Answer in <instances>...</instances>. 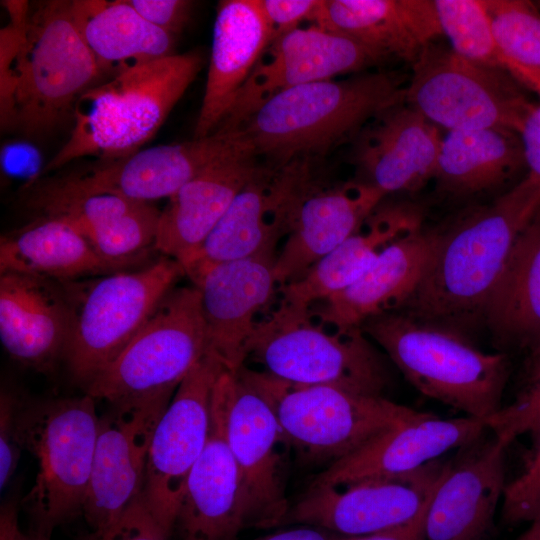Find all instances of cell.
I'll list each match as a JSON object with an SVG mask.
<instances>
[{
	"mask_svg": "<svg viewBox=\"0 0 540 540\" xmlns=\"http://www.w3.org/2000/svg\"><path fill=\"white\" fill-rule=\"evenodd\" d=\"M117 271L77 230L57 218L38 216L0 238V273L67 283Z\"/></svg>",
	"mask_w": 540,
	"mask_h": 540,
	"instance_id": "32",
	"label": "cell"
},
{
	"mask_svg": "<svg viewBox=\"0 0 540 540\" xmlns=\"http://www.w3.org/2000/svg\"><path fill=\"white\" fill-rule=\"evenodd\" d=\"M276 257L277 253L271 252L221 262L192 280L200 293L207 354L215 356L228 371L245 365L256 317L275 292Z\"/></svg>",
	"mask_w": 540,
	"mask_h": 540,
	"instance_id": "21",
	"label": "cell"
},
{
	"mask_svg": "<svg viewBox=\"0 0 540 540\" xmlns=\"http://www.w3.org/2000/svg\"><path fill=\"white\" fill-rule=\"evenodd\" d=\"M526 166L517 132L488 128L448 131L433 177L437 191L453 198L490 192Z\"/></svg>",
	"mask_w": 540,
	"mask_h": 540,
	"instance_id": "33",
	"label": "cell"
},
{
	"mask_svg": "<svg viewBox=\"0 0 540 540\" xmlns=\"http://www.w3.org/2000/svg\"><path fill=\"white\" fill-rule=\"evenodd\" d=\"M128 1L148 22L176 36L188 23L194 6V2L188 0Z\"/></svg>",
	"mask_w": 540,
	"mask_h": 540,
	"instance_id": "44",
	"label": "cell"
},
{
	"mask_svg": "<svg viewBox=\"0 0 540 540\" xmlns=\"http://www.w3.org/2000/svg\"><path fill=\"white\" fill-rule=\"evenodd\" d=\"M517 540H540V518L531 523V526Z\"/></svg>",
	"mask_w": 540,
	"mask_h": 540,
	"instance_id": "50",
	"label": "cell"
},
{
	"mask_svg": "<svg viewBox=\"0 0 540 540\" xmlns=\"http://www.w3.org/2000/svg\"><path fill=\"white\" fill-rule=\"evenodd\" d=\"M244 371L271 406L288 446L307 465L329 466L425 414L384 397L293 384L245 365Z\"/></svg>",
	"mask_w": 540,
	"mask_h": 540,
	"instance_id": "7",
	"label": "cell"
},
{
	"mask_svg": "<svg viewBox=\"0 0 540 540\" xmlns=\"http://www.w3.org/2000/svg\"><path fill=\"white\" fill-rule=\"evenodd\" d=\"M405 93L394 72L315 81L275 95L237 130L267 166L311 162L353 141L369 121L405 102Z\"/></svg>",
	"mask_w": 540,
	"mask_h": 540,
	"instance_id": "2",
	"label": "cell"
},
{
	"mask_svg": "<svg viewBox=\"0 0 540 540\" xmlns=\"http://www.w3.org/2000/svg\"><path fill=\"white\" fill-rule=\"evenodd\" d=\"M243 152L251 150L239 131H215L204 138L99 159L82 170L40 181L64 192L111 193L151 203L169 199L210 166Z\"/></svg>",
	"mask_w": 540,
	"mask_h": 540,
	"instance_id": "16",
	"label": "cell"
},
{
	"mask_svg": "<svg viewBox=\"0 0 540 540\" xmlns=\"http://www.w3.org/2000/svg\"><path fill=\"white\" fill-rule=\"evenodd\" d=\"M447 461L433 460L402 475L308 487L276 527L307 525L341 536L368 535L403 525L421 511Z\"/></svg>",
	"mask_w": 540,
	"mask_h": 540,
	"instance_id": "15",
	"label": "cell"
},
{
	"mask_svg": "<svg viewBox=\"0 0 540 540\" xmlns=\"http://www.w3.org/2000/svg\"><path fill=\"white\" fill-rule=\"evenodd\" d=\"M270 31L271 42L305 21L315 25L323 0H257Z\"/></svg>",
	"mask_w": 540,
	"mask_h": 540,
	"instance_id": "42",
	"label": "cell"
},
{
	"mask_svg": "<svg viewBox=\"0 0 540 540\" xmlns=\"http://www.w3.org/2000/svg\"><path fill=\"white\" fill-rule=\"evenodd\" d=\"M540 208V179L527 174L492 203L439 231L433 253L400 312L451 328L484 318L521 230Z\"/></svg>",
	"mask_w": 540,
	"mask_h": 540,
	"instance_id": "1",
	"label": "cell"
},
{
	"mask_svg": "<svg viewBox=\"0 0 540 540\" xmlns=\"http://www.w3.org/2000/svg\"><path fill=\"white\" fill-rule=\"evenodd\" d=\"M405 103L448 131L507 129L519 133L534 105L495 69L431 43L412 63Z\"/></svg>",
	"mask_w": 540,
	"mask_h": 540,
	"instance_id": "11",
	"label": "cell"
},
{
	"mask_svg": "<svg viewBox=\"0 0 540 540\" xmlns=\"http://www.w3.org/2000/svg\"><path fill=\"white\" fill-rule=\"evenodd\" d=\"M270 42V31L257 0L219 1L194 138L207 137L216 130Z\"/></svg>",
	"mask_w": 540,
	"mask_h": 540,
	"instance_id": "29",
	"label": "cell"
},
{
	"mask_svg": "<svg viewBox=\"0 0 540 540\" xmlns=\"http://www.w3.org/2000/svg\"><path fill=\"white\" fill-rule=\"evenodd\" d=\"M203 65L198 50L175 53L120 69L109 81L92 86L77 100L70 136L45 164L41 177L84 156L111 159L140 150Z\"/></svg>",
	"mask_w": 540,
	"mask_h": 540,
	"instance_id": "3",
	"label": "cell"
},
{
	"mask_svg": "<svg viewBox=\"0 0 540 540\" xmlns=\"http://www.w3.org/2000/svg\"><path fill=\"white\" fill-rule=\"evenodd\" d=\"M442 35L459 56L502 69L485 0H433Z\"/></svg>",
	"mask_w": 540,
	"mask_h": 540,
	"instance_id": "37",
	"label": "cell"
},
{
	"mask_svg": "<svg viewBox=\"0 0 540 540\" xmlns=\"http://www.w3.org/2000/svg\"><path fill=\"white\" fill-rule=\"evenodd\" d=\"M423 213L411 204L377 208L364 226L300 278L279 287L280 302L309 309L353 284L394 241L422 229Z\"/></svg>",
	"mask_w": 540,
	"mask_h": 540,
	"instance_id": "31",
	"label": "cell"
},
{
	"mask_svg": "<svg viewBox=\"0 0 540 540\" xmlns=\"http://www.w3.org/2000/svg\"><path fill=\"white\" fill-rule=\"evenodd\" d=\"M518 134L528 173L540 179V104L529 110Z\"/></svg>",
	"mask_w": 540,
	"mask_h": 540,
	"instance_id": "46",
	"label": "cell"
},
{
	"mask_svg": "<svg viewBox=\"0 0 540 540\" xmlns=\"http://www.w3.org/2000/svg\"><path fill=\"white\" fill-rule=\"evenodd\" d=\"M72 327L65 284L24 273H0V340L11 359L40 373L64 361Z\"/></svg>",
	"mask_w": 540,
	"mask_h": 540,
	"instance_id": "22",
	"label": "cell"
},
{
	"mask_svg": "<svg viewBox=\"0 0 540 540\" xmlns=\"http://www.w3.org/2000/svg\"><path fill=\"white\" fill-rule=\"evenodd\" d=\"M501 66L540 98V8L526 0H485Z\"/></svg>",
	"mask_w": 540,
	"mask_h": 540,
	"instance_id": "36",
	"label": "cell"
},
{
	"mask_svg": "<svg viewBox=\"0 0 540 540\" xmlns=\"http://www.w3.org/2000/svg\"><path fill=\"white\" fill-rule=\"evenodd\" d=\"M40 167L39 153L34 147L24 143L3 147L1 152L2 173L10 179L23 180L22 187L41 177Z\"/></svg>",
	"mask_w": 540,
	"mask_h": 540,
	"instance_id": "45",
	"label": "cell"
},
{
	"mask_svg": "<svg viewBox=\"0 0 540 540\" xmlns=\"http://www.w3.org/2000/svg\"><path fill=\"white\" fill-rule=\"evenodd\" d=\"M213 405L239 471L248 527H276L290 505L283 453L289 446L271 406L247 377L244 365L221 374Z\"/></svg>",
	"mask_w": 540,
	"mask_h": 540,
	"instance_id": "12",
	"label": "cell"
},
{
	"mask_svg": "<svg viewBox=\"0 0 540 540\" xmlns=\"http://www.w3.org/2000/svg\"><path fill=\"white\" fill-rule=\"evenodd\" d=\"M21 196L36 217H53L71 225L119 271L132 269L155 251L161 211L150 202L111 193L64 192L40 180L22 187Z\"/></svg>",
	"mask_w": 540,
	"mask_h": 540,
	"instance_id": "19",
	"label": "cell"
},
{
	"mask_svg": "<svg viewBox=\"0 0 540 540\" xmlns=\"http://www.w3.org/2000/svg\"><path fill=\"white\" fill-rule=\"evenodd\" d=\"M487 428L507 446L518 436L540 438V350L533 351L530 371L515 400L485 420Z\"/></svg>",
	"mask_w": 540,
	"mask_h": 540,
	"instance_id": "39",
	"label": "cell"
},
{
	"mask_svg": "<svg viewBox=\"0 0 540 540\" xmlns=\"http://www.w3.org/2000/svg\"><path fill=\"white\" fill-rule=\"evenodd\" d=\"M315 25L411 63L442 35L433 0H323Z\"/></svg>",
	"mask_w": 540,
	"mask_h": 540,
	"instance_id": "30",
	"label": "cell"
},
{
	"mask_svg": "<svg viewBox=\"0 0 540 540\" xmlns=\"http://www.w3.org/2000/svg\"><path fill=\"white\" fill-rule=\"evenodd\" d=\"M442 138L435 124L403 102L359 131L352 157L365 182L386 195L415 192L433 180Z\"/></svg>",
	"mask_w": 540,
	"mask_h": 540,
	"instance_id": "24",
	"label": "cell"
},
{
	"mask_svg": "<svg viewBox=\"0 0 540 540\" xmlns=\"http://www.w3.org/2000/svg\"><path fill=\"white\" fill-rule=\"evenodd\" d=\"M247 359L264 372L298 385H326L383 397L390 373L361 327L337 328L315 322L309 309L279 302L258 320Z\"/></svg>",
	"mask_w": 540,
	"mask_h": 540,
	"instance_id": "6",
	"label": "cell"
},
{
	"mask_svg": "<svg viewBox=\"0 0 540 540\" xmlns=\"http://www.w3.org/2000/svg\"><path fill=\"white\" fill-rule=\"evenodd\" d=\"M101 68L74 19L70 0L30 5L18 68L16 114L26 138L52 131L92 87Z\"/></svg>",
	"mask_w": 540,
	"mask_h": 540,
	"instance_id": "9",
	"label": "cell"
},
{
	"mask_svg": "<svg viewBox=\"0 0 540 540\" xmlns=\"http://www.w3.org/2000/svg\"><path fill=\"white\" fill-rule=\"evenodd\" d=\"M142 496L107 526L90 530L83 540H168Z\"/></svg>",
	"mask_w": 540,
	"mask_h": 540,
	"instance_id": "41",
	"label": "cell"
},
{
	"mask_svg": "<svg viewBox=\"0 0 540 540\" xmlns=\"http://www.w3.org/2000/svg\"><path fill=\"white\" fill-rule=\"evenodd\" d=\"M245 528L239 471L212 402L208 441L187 477L173 532L178 540H237Z\"/></svg>",
	"mask_w": 540,
	"mask_h": 540,
	"instance_id": "25",
	"label": "cell"
},
{
	"mask_svg": "<svg viewBox=\"0 0 540 540\" xmlns=\"http://www.w3.org/2000/svg\"><path fill=\"white\" fill-rule=\"evenodd\" d=\"M360 327L422 394L483 420L502 407L505 354L485 353L455 329L402 312L376 315Z\"/></svg>",
	"mask_w": 540,
	"mask_h": 540,
	"instance_id": "4",
	"label": "cell"
},
{
	"mask_svg": "<svg viewBox=\"0 0 540 540\" xmlns=\"http://www.w3.org/2000/svg\"><path fill=\"white\" fill-rule=\"evenodd\" d=\"M185 276L182 265L161 255L138 268L64 283L72 306L65 363L84 388L139 333Z\"/></svg>",
	"mask_w": 540,
	"mask_h": 540,
	"instance_id": "8",
	"label": "cell"
},
{
	"mask_svg": "<svg viewBox=\"0 0 540 540\" xmlns=\"http://www.w3.org/2000/svg\"><path fill=\"white\" fill-rule=\"evenodd\" d=\"M227 370L204 355L176 389L150 445L142 498L170 537L187 477L208 441L217 380Z\"/></svg>",
	"mask_w": 540,
	"mask_h": 540,
	"instance_id": "14",
	"label": "cell"
},
{
	"mask_svg": "<svg viewBox=\"0 0 540 540\" xmlns=\"http://www.w3.org/2000/svg\"><path fill=\"white\" fill-rule=\"evenodd\" d=\"M486 430L483 419L471 416L442 419L425 412L327 466L308 487L335 486L412 472L452 449H459Z\"/></svg>",
	"mask_w": 540,
	"mask_h": 540,
	"instance_id": "23",
	"label": "cell"
},
{
	"mask_svg": "<svg viewBox=\"0 0 540 540\" xmlns=\"http://www.w3.org/2000/svg\"><path fill=\"white\" fill-rule=\"evenodd\" d=\"M206 354L199 290L194 285L175 287L85 393L108 404L175 393Z\"/></svg>",
	"mask_w": 540,
	"mask_h": 540,
	"instance_id": "10",
	"label": "cell"
},
{
	"mask_svg": "<svg viewBox=\"0 0 540 540\" xmlns=\"http://www.w3.org/2000/svg\"><path fill=\"white\" fill-rule=\"evenodd\" d=\"M386 194L366 182L316 190L302 200L292 228L274 264L282 286L300 278L315 263L355 234Z\"/></svg>",
	"mask_w": 540,
	"mask_h": 540,
	"instance_id": "26",
	"label": "cell"
},
{
	"mask_svg": "<svg viewBox=\"0 0 540 540\" xmlns=\"http://www.w3.org/2000/svg\"><path fill=\"white\" fill-rule=\"evenodd\" d=\"M70 3L78 28L101 71L113 64L126 68L176 53L177 36L148 22L128 0Z\"/></svg>",
	"mask_w": 540,
	"mask_h": 540,
	"instance_id": "35",
	"label": "cell"
},
{
	"mask_svg": "<svg viewBox=\"0 0 540 540\" xmlns=\"http://www.w3.org/2000/svg\"><path fill=\"white\" fill-rule=\"evenodd\" d=\"M173 395L109 404L99 415L82 509L90 530L107 526L142 496L153 434Z\"/></svg>",
	"mask_w": 540,
	"mask_h": 540,
	"instance_id": "18",
	"label": "cell"
},
{
	"mask_svg": "<svg viewBox=\"0 0 540 540\" xmlns=\"http://www.w3.org/2000/svg\"><path fill=\"white\" fill-rule=\"evenodd\" d=\"M502 521L507 525L534 522L540 518V438L524 470L505 486Z\"/></svg>",
	"mask_w": 540,
	"mask_h": 540,
	"instance_id": "40",
	"label": "cell"
},
{
	"mask_svg": "<svg viewBox=\"0 0 540 540\" xmlns=\"http://www.w3.org/2000/svg\"><path fill=\"white\" fill-rule=\"evenodd\" d=\"M484 319L501 344L540 345V208L516 238Z\"/></svg>",
	"mask_w": 540,
	"mask_h": 540,
	"instance_id": "34",
	"label": "cell"
},
{
	"mask_svg": "<svg viewBox=\"0 0 540 540\" xmlns=\"http://www.w3.org/2000/svg\"><path fill=\"white\" fill-rule=\"evenodd\" d=\"M507 447L487 428L447 460L426 513V540L487 539L507 484Z\"/></svg>",
	"mask_w": 540,
	"mask_h": 540,
	"instance_id": "20",
	"label": "cell"
},
{
	"mask_svg": "<svg viewBox=\"0 0 540 540\" xmlns=\"http://www.w3.org/2000/svg\"><path fill=\"white\" fill-rule=\"evenodd\" d=\"M337 536L338 534L324 529L307 525H294L256 540H335Z\"/></svg>",
	"mask_w": 540,
	"mask_h": 540,
	"instance_id": "48",
	"label": "cell"
},
{
	"mask_svg": "<svg viewBox=\"0 0 540 540\" xmlns=\"http://www.w3.org/2000/svg\"><path fill=\"white\" fill-rule=\"evenodd\" d=\"M21 399L7 390L0 399V487L7 485L23 451L17 437V413Z\"/></svg>",
	"mask_w": 540,
	"mask_h": 540,
	"instance_id": "43",
	"label": "cell"
},
{
	"mask_svg": "<svg viewBox=\"0 0 540 540\" xmlns=\"http://www.w3.org/2000/svg\"><path fill=\"white\" fill-rule=\"evenodd\" d=\"M261 166L251 152H243L220 160L181 187L160 212L155 251L180 264L187 260Z\"/></svg>",
	"mask_w": 540,
	"mask_h": 540,
	"instance_id": "28",
	"label": "cell"
},
{
	"mask_svg": "<svg viewBox=\"0 0 540 540\" xmlns=\"http://www.w3.org/2000/svg\"><path fill=\"white\" fill-rule=\"evenodd\" d=\"M378 61L374 52L343 33L317 25L297 28L265 48L215 131L239 129L283 91L359 72Z\"/></svg>",
	"mask_w": 540,
	"mask_h": 540,
	"instance_id": "17",
	"label": "cell"
},
{
	"mask_svg": "<svg viewBox=\"0 0 540 540\" xmlns=\"http://www.w3.org/2000/svg\"><path fill=\"white\" fill-rule=\"evenodd\" d=\"M438 235L437 230L420 229L394 241L353 284L310 308L312 316L332 327L349 328L400 310L417 287Z\"/></svg>",
	"mask_w": 540,
	"mask_h": 540,
	"instance_id": "27",
	"label": "cell"
},
{
	"mask_svg": "<svg viewBox=\"0 0 540 540\" xmlns=\"http://www.w3.org/2000/svg\"><path fill=\"white\" fill-rule=\"evenodd\" d=\"M537 350H540V345L537 348H535L534 350H532V352L537 351Z\"/></svg>",
	"mask_w": 540,
	"mask_h": 540,
	"instance_id": "51",
	"label": "cell"
},
{
	"mask_svg": "<svg viewBox=\"0 0 540 540\" xmlns=\"http://www.w3.org/2000/svg\"><path fill=\"white\" fill-rule=\"evenodd\" d=\"M0 540H51L37 535H25L18 523L17 509L13 503L2 506L0 513Z\"/></svg>",
	"mask_w": 540,
	"mask_h": 540,
	"instance_id": "49",
	"label": "cell"
},
{
	"mask_svg": "<svg viewBox=\"0 0 540 540\" xmlns=\"http://www.w3.org/2000/svg\"><path fill=\"white\" fill-rule=\"evenodd\" d=\"M9 15L0 30V123L1 130L16 128L18 68L26 43L30 4L27 1H2Z\"/></svg>",
	"mask_w": 540,
	"mask_h": 540,
	"instance_id": "38",
	"label": "cell"
},
{
	"mask_svg": "<svg viewBox=\"0 0 540 540\" xmlns=\"http://www.w3.org/2000/svg\"><path fill=\"white\" fill-rule=\"evenodd\" d=\"M95 402L86 393L20 402L18 442L37 465L34 483L21 503L33 535L51 539L57 526L82 515L98 432Z\"/></svg>",
	"mask_w": 540,
	"mask_h": 540,
	"instance_id": "5",
	"label": "cell"
},
{
	"mask_svg": "<svg viewBox=\"0 0 540 540\" xmlns=\"http://www.w3.org/2000/svg\"><path fill=\"white\" fill-rule=\"evenodd\" d=\"M431 497L432 495L416 517L403 525L368 535H338L335 540H426L425 518Z\"/></svg>",
	"mask_w": 540,
	"mask_h": 540,
	"instance_id": "47",
	"label": "cell"
},
{
	"mask_svg": "<svg viewBox=\"0 0 540 540\" xmlns=\"http://www.w3.org/2000/svg\"><path fill=\"white\" fill-rule=\"evenodd\" d=\"M311 162L262 163L203 244L181 265L191 281L207 267L275 252L288 235L304 197L314 188Z\"/></svg>",
	"mask_w": 540,
	"mask_h": 540,
	"instance_id": "13",
	"label": "cell"
}]
</instances>
